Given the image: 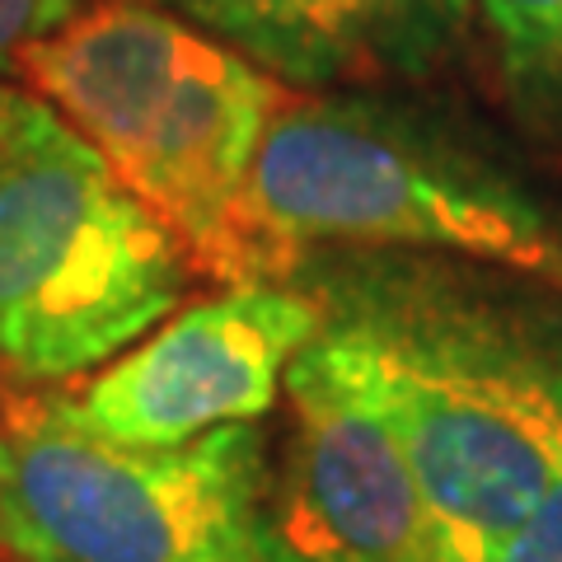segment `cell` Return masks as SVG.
<instances>
[{"instance_id":"obj_1","label":"cell","mask_w":562,"mask_h":562,"mask_svg":"<svg viewBox=\"0 0 562 562\" xmlns=\"http://www.w3.org/2000/svg\"><path fill=\"white\" fill-rule=\"evenodd\" d=\"M314 301L408 454L441 562H479L562 473V342L408 272Z\"/></svg>"},{"instance_id":"obj_11","label":"cell","mask_w":562,"mask_h":562,"mask_svg":"<svg viewBox=\"0 0 562 562\" xmlns=\"http://www.w3.org/2000/svg\"><path fill=\"white\" fill-rule=\"evenodd\" d=\"M90 0H0V70H14V57L61 29L70 14H80Z\"/></svg>"},{"instance_id":"obj_10","label":"cell","mask_w":562,"mask_h":562,"mask_svg":"<svg viewBox=\"0 0 562 562\" xmlns=\"http://www.w3.org/2000/svg\"><path fill=\"white\" fill-rule=\"evenodd\" d=\"M479 562H562V473L539 497V506L506 539H497Z\"/></svg>"},{"instance_id":"obj_3","label":"cell","mask_w":562,"mask_h":562,"mask_svg":"<svg viewBox=\"0 0 562 562\" xmlns=\"http://www.w3.org/2000/svg\"><path fill=\"white\" fill-rule=\"evenodd\" d=\"M249 221L281 272L314 244L431 249L562 286V221L483 155L384 103L286 94L249 169Z\"/></svg>"},{"instance_id":"obj_2","label":"cell","mask_w":562,"mask_h":562,"mask_svg":"<svg viewBox=\"0 0 562 562\" xmlns=\"http://www.w3.org/2000/svg\"><path fill=\"white\" fill-rule=\"evenodd\" d=\"M14 70L216 281L281 277L249 221V169L291 90L160 0H90Z\"/></svg>"},{"instance_id":"obj_6","label":"cell","mask_w":562,"mask_h":562,"mask_svg":"<svg viewBox=\"0 0 562 562\" xmlns=\"http://www.w3.org/2000/svg\"><path fill=\"white\" fill-rule=\"evenodd\" d=\"M291 450L268 483L277 562H441L390 417L324 328L286 371Z\"/></svg>"},{"instance_id":"obj_8","label":"cell","mask_w":562,"mask_h":562,"mask_svg":"<svg viewBox=\"0 0 562 562\" xmlns=\"http://www.w3.org/2000/svg\"><path fill=\"white\" fill-rule=\"evenodd\" d=\"M305 94L431 76L473 0H160Z\"/></svg>"},{"instance_id":"obj_7","label":"cell","mask_w":562,"mask_h":562,"mask_svg":"<svg viewBox=\"0 0 562 562\" xmlns=\"http://www.w3.org/2000/svg\"><path fill=\"white\" fill-rule=\"evenodd\" d=\"M319 333L324 305L310 291L244 281L216 301L179 310L80 394H61V403L103 441L183 446L272 413L291 361Z\"/></svg>"},{"instance_id":"obj_9","label":"cell","mask_w":562,"mask_h":562,"mask_svg":"<svg viewBox=\"0 0 562 562\" xmlns=\"http://www.w3.org/2000/svg\"><path fill=\"white\" fill-rule=\"evenodd\" d=\"M520 99L562 113V0H479Z\"/></svg>"},{"instance_id":"obj_4","label":"cell","mask_w":562,"mask_h":562,"mask_svg":"<svg viewBox=\"0 0 562 562\" xmlns=\"http://www.w3.org/2000/svg\"><path fill=\"white\" fill-rule=\"evenodd\" d=\"M192 262L38 94L0 85V366L70 380L183 301Z\"/></svg>"},{"instance_id":"obj_5","label":"cell","mask_w":562,"mask_h":562,"mask_svg":"<svg viewBox=\"0 0 562 562\" xmlns=\"http://www.w3.org/2000/svg\"><path fill=\"white\" fill-rule=\"evenodd\" d=\"M268 446L249 422L117 446L57 398L0 413V549L14 562H277Z\"/></svg>"}]
</instances>
